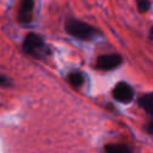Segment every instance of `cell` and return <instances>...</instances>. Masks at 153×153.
I'll return each instance as SVG.
<instances>
[{"label": "cell", "instance_id": "obj_1", "mask_svg": "<svg viewBox=\"0 0 153 153\" xmlns=\"http://www.w3.org/2000/svg\"><path fill=\"white\" fill-rule=\"evenodd\" d=\"M65 30L69 36H72L79 41H92L98 35H100V32L98 31L97 27L90 25L88 23L79 20L74 17L66 18Z\"/></svg>", "mask_w": 153, "mask_h": 153}, {"label": "cell", "instance_id": "obj_2", "mask_svg": "<svg viewBox=\"0 0 153 153\" xmlns=\"http://www.w3.org/2000/svg\"><path fill=\"white\" fill-rule=\"evenodd\" d=\"M23 51L37 60H43L50 54L49 45L39 35L35 32H29L25 36L23 42Z\"/></svg>", "mask_w": 153, "mask_h": 153}, {"label": "cell", "instance_id": "obj_3", "mask_svg": "<svg viewBox=\"0 0 153 153\" xmlns=\"http://www.w3.org/2000/svg\"><path fill=\"white\" fill-rule=\"evenodd\" d=\"M122 56L120 54H105L100 55L94 65V68L100 71H112L122 63Z\"/></svg>", "mask_w": 153, "mask_h": 153}, {"label": "cell", "instance_id": "obj_4", "mask_svg": "<svg viewBox=\"0 0 153 153\" xmlns=\"http://www.w3.org/2000/svg\"><path fill=\"white\" fill-rule=\"evenodd\" d=\"M112 97L117 100V102H121V103H130L134 98V90L133 87L124 82V81H121V82H117L116 86L114 87L112 90Z\"/></svg>", "mask_w": 153, "mask_h": 153}, {"label": "cell", "instance_id": "obj_5", "mask_svg": "<svg viewBox=\"0 0 153 153\" xmlns=\"http://www.w3.org/2000/svg\"><path fill=\"white\" fill-rule=\"evenodd\" d=\"M33 8H35V1L33 0H19L18 22L22 24L31 23L32 18H33Z\"/></svg>", "mask_w": 153, "mask_h": 153}, {"label": "cell", "instance_id": "obj_6", "mask_svg": "<svg viewBox=\"0 0 153 153\" xmlns=\"http://www.w3.org/2000/svg\"><path fill=\"white\" fill-rule=\"evenodd\" d=\"M137 104L147 114L153 115V92H149V93H146V94L141 96L137 100Z\"/></svg>", "mask_w": 153, "mask_h": 153}, {"label": "cell", "instance_id": "obj_7", "mask_svg": "<svg viewBox=\"0 0 153 153\" xmlns=\"http://www.w3.org/2000/svg\"><path fill=\"white\" fill-rule=\"evenodd\" d=\"M67 81L69 82L71 86L78 88V87H80V86L85 82V75H84V73H81V72H79V71L71 72V73L67 75Z\"/></svg>", "mask_w": 153, "mask_h": 153}, {"label": "cell", "instance_id": "obj_8", "mask_svg": "<svg viewBox=\"0 0 153 153\" xmlns=\"http://www.w3.org/2000/svg\"><path fill=\"white\" fill-rule=\"evenodd\" d=\"M104 151L108 153H130L131 148L124 143H109L104 147Z\"/></svg>", "mask_w": 153, "mask_h": 153}, {"label": "cell", "instance_id": "obj_9", "mask_svg": "<svg viewBox=\"0 0 153 153\" xmlns=\"http://www.w3.org/2000/svg\"><path fill=\"white\" fill-rule=\"evenodd\" d=\"M136 7H137L139 12L145 13L151 7V0H136Z\"/></svg>", "mask_w": 153, "mask_h": 153}, {"label": "cell", "instance_id": "obj_10", "mask_svg": "<svg viewBox=\"0 0 153 153\" xmlns=\"http://www.w3.org/2000/svg\"><path fill=\"white\" fill-rule=\"evenodd\" d=\"M11 85H12L11 78H8L7 75L0 73V86H2V87H8V86H11Z\"/></svg>", "mask_w": 153, "mask_h": 153}, {"label": "cell", "instance_id": "obj_11", "mask_svg": "<svg viewBox=\"0 0 153 153\" xmlns=\"http://www.w3.org/2000/svg\"><path fill=\"white\" fill-rule=\"evenodd\" d=\"M147 131H148L151 135H153V121H151V122L147 124Z\"/></svg>", "mask_w": 153, "mask_h": 153}, {"label": "cell", "instance_id": "obj_12", "mask_svg": "<svg viewBox=\"0 0 153 153\" xmlns=\"http://www.w3.org/2000/svg\"><path fill=\"white\" fill-rule=\"evenodd\" d=\"M148 37H149V39H152V41H153V26H152V27H151V30H149Z\"/></svg>", "mask_w": 153, "mask_h": 153}]
</instances>
